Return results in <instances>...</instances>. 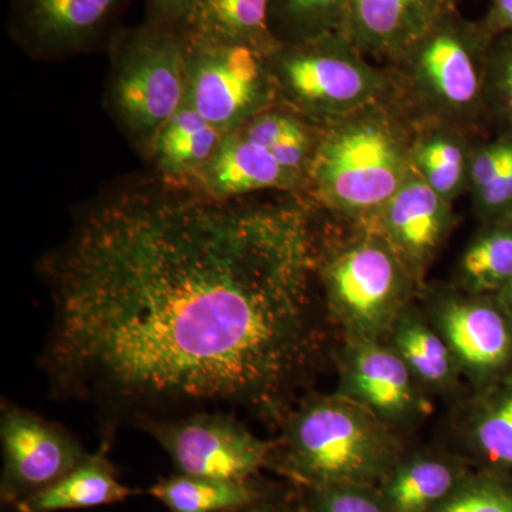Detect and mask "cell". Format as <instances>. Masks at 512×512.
I'll return each mask as SVG.
<instances>
[{
  "label": "cell",
  "mask_w": 512,
  "mask_h": 512,
  "mask_svg": "<svg viewBox=\"0 0 512 512\" xmlns=\"http://www.w3.org/2000/svg\"><path fill=\"white\" fill-rule=\"evenodd\" d=\"M493 39L457 9L437 20L397 56L389 70L393 89L402 90L426 124L476 126L487 114L485 67Z\"/></svg>",
  "instance_id": "5b68a950"
},
{
  "label": "cell",
  "mask_w": 512,
  "mask_h": 512,
  "mask_svg": "<svg viewBox=\"0 0 512 512\" xmlns=\"http://www.w3.org/2000/svg\"><path fill=\"white\" fill-rule=\"evenodd\" d=\"M318 275L339 343L386 342L421 288L373 217L346 237L320 235Z\"/></svg>",
  "instance_id": "277c9868"
},
{
  "label": "cell",
  "mask_w": 512,
  "mask_h": 512,
  "mask_svg": "<svg viewBox=\"0 0 512 512\" xmlns=\"http://www.w3.org/2000/svg\"><path fill=\"white\" fill-rule=\"evenodd\" d=\"M130 0H9V32L29 55L63 59L110 47Z\"/></svg>",
  "instance_id": "7c38bea8"
},
{
  "label": "cell",
  "mask_w": 512,
  "mask_h": 512,
  "mask_svg": "<svg viewBox=\"0 0 512 512\" xmlns=\"http://www.w3.org/2000/svg\"><path fill=\"white\" fill-rule=\"evenodd\" d=\"M458 0H355L345 36L366 57L393 62Z\"/></svg>",
  "instance_id": "9a60e30c"
},
{
  "label": "cell",
  "mask_w": 512,
  "mask_h": 512,
  "mask_svg": "<svg viewBox=\"0 0 512 512\" xmlns=\"http://www.w3.org/2000/svg\"><path fill=\"white\" fill-rule=\"evenodd\" d=\"M463 458L476 470L512 478V373L474 392L461 431Z\"/></svg>",
  "instance_id": "ac0fdd59"
},
{
  "label": "cell",
  "mask_w": 512,
  "mask_h": 512,
  "mask_svg": "<svg viewBox=\"0 0 512 512\" xmlns=\"http://www.w3.org/2000/svg\"><path fill=\"white\" fill-rule=\"evenodd\" d=\"M298 491L309 512H387L376 485L333 484Z\"/></svg>",
  "instance_id": "f1b7e54d"
},
{
  "label": "cell",
  "mask_w": 512,
  "mask_h": 512,
  "mask_svg": "<svg viewBox=\"0 0 512 512\" xmlns=\"http://www.w3.org/2000/svg\"><path fill=\"white\" fill-rule=\"evenodd\" d=\"M110 447V443L101 441L99 450L90 453L70 473L13 508L18 512L84 510L123 503L133 497L138 491L120 480L109 457Z\"/></svg>",
  "instance_id": "d6986e66"
},
{
  "label": "cell",
  "mask_w": 512,
  "mask_h": 512,
  "mask_svg": "<svg viewBox=\"0 0 512 512\" xmlns=\"http://www.w3.org/2000/svg\"><path fill=\"white\" fill-rule=\"evenodd\" d=\"M387 101L322 128L308 183L336 215L375 217L412 170L416 133Z\"/></svg>",
  "instance_id": "3957f363"
},
{
  "label": "cell",
  "mask_w": 512,
  "mask_h": 512,
  "mask_svg": "<svg viewBox=\"0 0 512 512\" xmlns=\"http://www.w3.org/2000/svg\"><path fill=\"white\" fill-rule=\"evenodd\" d=\"M225 136L185 101L161 131L150 156L168 185L192 188Z\"/></svg>",
  "instance_id": "44dd1931"
},
{
  "label": "cell",
  "mask_w": 512,
  "mask_h": 512,
  "mask_svg": "<svg viewBox=\"0 0 512 512\" xmlns=\"http://www.w3.org/2000/svg\"><path fill=\"white\" fill-rule=\"evenodd\" d=\"M424 313L439 330L474 392L512 373V318L495 295L436 291Z\"/></svg>",
  "instance_id": "30bf717a"
},
{
  "label": "cell",
  "mask_w": 512,
  "mask_h": 512,
  "mask_svg": "<svg viewBox=\"0 0 512 512\" xmlns=\"http://www.w3.org/2000/svg\"><path fill=\"white\" fill-rule=\"evenodd\" d=\"M276 99L266 57L249 47L187 37L185 101L212 126L237 131Z\"/></svg>",
  "instance_id": "9c48e42d"
},
{
  "label": "cell",
  "mask_w": 512,
  "mask_h": 512,
  "mask_svg": "<svg viewBox=\"0 0 512 512\" xmlns=\"http://www.w3.org/2000/svg\"><path fill=\"white\" fill-rule=\"evenodd\" d=\"M0 500L15 507L79 466L90 451L55 421L3 400L0 409Z\"/></svg>",
  "instance_id": "8fae6325"
},
{
  "label": "cell",
  "mask_w": 512,
  "mask_h": 512,
  "mask_svg": "<svg viewBox=\"0 0 512 512\" xmlns=\"http://www.w3.org/2000/svg\"><path fill=\"white\" fill-rule=\"evenodd\" d=\"M109 49L111 111L131 141L150 154L187 100V36L144 22L121 29Z\"/></svg>",
  "instance_id": "52a82bcc"
},
{
  "label": "cell",
  "mask_w": 512,
  "mask_h": 512,
  "mask_svg": "<svg viewBox=\"0 0 512 512\" xmlns=\"http://www.w3.org/2000/svg\"><path fill=\"white\" fill-rule=\"evenodd\" d=\"M298 511L299 512H309L308 508H306L305 505H303V503L301 501V498H299V508H298Z\"/></svg>",
  "instance_id": "e575fe53"
},
{
  "label": "cell",
  "mask_w": 512,
  "mask_h": 512,
  "mask_svg": "<svg viewBox=\"0 0 512 512\" xmlns=\"http://www.w3.org/2000/svg\"><path fill=\"white\" fill-rule=\"evenodd\" d=\"M497 299L512 318V281L497 293Z\"/></svg>",
  "instance_id": "836d02e7"
},
{
  "label": "cell",
  "mask_w": 512,
  "mask_h": 512,
  "mask_svg": "<svg viewBox=\"0 0 512 512\" xmlns=\"http://www.w3.org/2000/svg\"><path fill=\"white\" fill-rule=\"evenodd\" d=\"M485 106L501 131H512V32L495 37L488 49Z\"/></svg>",
  "instance_id": "83f0119b"
},
{
  "label": "cell",
  "mask_w": 512,
  "mask_h": 512,
  "mask_svg": "<svg viewBox=\"0 0 512 512\" xmlns=\"http://www.w3.org/2000/svg\"><path fill=\"white\" fill-rule=\"evenodd\" d=\"M473 146L464 140L460 128L426 124L414 137L412 165L437 194L453 202L468 190Z\"/></svg>",
  "instance_id": "cb8c5ba5"
},
{
  "label": "cell",
  "mask_w": 512,
  "mask_h": 512,
  "mask_svg": "<svg viewBox=\"0 0 512 512\" xmlns=\"http://www.w3.org/2000/svg\"><path fill=\"white\" fill-rule=\"evenodd\" d=\"M170 512H244L278 495L259 478L249 481L184 476L161 478L148 488Z\"/></svg>",
  "instance_id": "603a6c76"
},
{
  "label": "cell",
  "mask_w": 512,
  "mask_h": 512,
  "mask_svg": "<svg viewBox=\"0 0 512 512\" xmlns=\"http://www.w3.org/2000/svg\"><path fill=\"white\" fill-rule=\"evenodd\" d=\"M471 470L457 454L406 451L379 490L387 512H433Z\"/></svg>",
  "instance_id": "e0dca14e"
},
{
  "label": "cell",
  "mask_w": 512,
  "mask_h": 512,
  "mask_svg": "<svg viewBox=\"0 0 512 512\" xmlns=\"http://www.w3.org/2000/svg\"><path fill=\"white\" fill-rule=\"evenodd\" d=\"M473 200L481 222L512 215V163L493 184L473 194Z\"/></svg>",
  "instance_id": "f546056e"
},
{
  "label": "cell",
  "mask_w": 512,
  "mask_h": 512,
  "mask_svg": "<svg viewBox=\"0 0 512 512\" xmlns=\"http://www.w3.org/2000/svg\"><path fill=\"white\" fill-rule=\"evenodd\" d=\"M373 218L423 286L427 269L451 231V202L437 194L412 165L402 187Z\"/></svg>",
  "instance_id": "5bb4252c"
},
{
  "label": "cell",
  "mask_w": 512,
  "mask_h": 512,
  "mask_svg": "<svg viewBox=\"0 0 512 512\" xmlns=\"http://www.w3.org/2000/svg\"><path fill=\"white\" fill-rule=\"evenodd\" d=\"M171 458L175 473L249 481L274 464L275 441L256 436L237 414L195 412L144 427Z\"/></svg>",
  "instance_id": "ba28073f"
},
{
  "label": "cell",
  "mask_w": 512,
  "mask_h": 512,
  "mask_svg": "<svg viewBox=\"0 0 512 512\" xmlns=\"http://www.w3.org/2000/svg\"><path fill=\"white\" fill-rule=\"evenodd\" d=\"M301 185L271 151L251 143L239 131H232L224 137L191 190L218 200H237L249 192L296 191Z\"/></svg>",
  "instance_id": "2e32d148"
},
{
  "label": "cell",
  "mask_w": 512,
  "mask_h": 512,
  "mask_svg": "<svg viewBox=\"0 0 512 512\" xmlns=\"http://www.w3.org/2000/svg\"><path fill=\"white\" fill-rule=\"evenodd\" d=\"M478 25L491 39L512 32V0H491L490 9Z\"/></svg>",
  "instance_id": "1f68e13d"
},
{
  "label": "cell",
  "mask_w": 512,
  "mask_h": 512,
  "mask_svg": "<svg viewBox=\"0 0 512 512\" xmlns=\"http://www.w3.org/2000/svg\"><path fill=\"white\" fill-rule=\"evenodd\" d=\"M457 286L471 295H497L512 281V215L483 222L457 265Z\"/></svg>",
  "instance_id": "d4e9b609"
},
{
  "label": "cell",
  "mask_w": 512,
  "mask_h": 512,
  "mask_svg": "<svg viewBox=\"0 0 512 512\" xmlns=\"http://www.w3.org/2000/svg\"><path fill=\"white\" fill-rule=\"evenodd\" d=\"M272 0H201L185 35L190 39L245 46L268 57L279 47L269 28Z\"/></svg>",
  "instance_id": "7402d4cb"
},
{
  "label": "cell",
  "mask_w": 512,
  "mask_h": 512,
  "mask_svg": "<svg viewBox=\"0 0 512 512\" xmlns=\"http://www.w3.org/2000/svg\"><path fill=\"white\" fill-rule=\"evenodd\" d=\"M355 0H272L269 28L279 45L345 35Z\"/></svg>",
  "instance_id": "484cf974"
},
{
  "label": "cell",
  "mask_w": 512,
  "mask_h": 512,
  "mask_svg": "<svg viewBox=\"0 0 512 512\" xmlns=\"http://www.w3.org/2000/svg\"><path fill=\"white\" fill-rule=\"evenodd\" d=\"M338 392L372 410L400 434L427 416V393L402 357L384 340L339 343Z\"/></svg>",
  "instance_id": "4fadbf2b"
},
{
  "label": "cell",
  "mask_w": 512,
  "mask_h": 512,
  "mask_svg": "<svg viewBox=\"0 0 512 512\" xmlns=\"http://www.w3.org/2000/svg\"><path fill=\"white\" fill-rule=\"evenodd\" d=\"M272 470L298 490L376 485L406 454L399 431L345 394H306L281 423Z\"/></svg>",
  "instance_id": "7a4b0ae2"
},
{
  "label": "cell",
  "mask_w": 512,
  "mask_h": 512,
  "mask_svg": "<svg viewBox=\"0 0 512 512\" xmlns=\"http://www.w3.org/2000/svg\"><path fill=\"white\" fill-rule=\"evenodd\" d=\"M319 244L295 202L167 184L90 205L39 264L50 393L97 410L107 443L121 426L195 412L281 426L336 339Z\"/></svg>",
  "instance_id": "6da1fadb"
},
{
  "label": "cell",
  "mask_w": 512,
  "mask_h": 512,
  "mask_svg": "<svg viewBox=\"0 0 512 512\" xmlns=\"http://www.w3.org/2000/svg\"><path fill=\"white\" fill-rule=\"evenodd\" d=\"M386 342L399 353L427 393L453 396L460 390L464 376L456 357L423 309L414 303L394 323Z\"/></svg>",
  "instance_id": "ffe728a7"
},
{
  "label": "cell",
  "mask_w": 512,
  "mask_h": 512,
  "mask_svg": "<svg viewBox=\"0 0 512 512\" xmlns=\"http://www.w3.org/2000/svg\"><path fill=\"white\" fill-rule=\"evenodd\" d=\"M298 508L299 498L292 500V498L282 497L281 494H278L244 512H299Z\"/></svg>",
  "instance_id": "d6a6232c"
},
{
  "label": "cell",
  "mask_w": 512,
  "mask_h": 512,
  "mask_svg": "<svg viewBox=\"0 0 512 512\" xmlns=\"http://www.w3.org/2000/svg\"><path fill=\"white\" fill-rule=\"evenodd\" d=\"M433 512H512V478L473 468Z\"/></svg>",
  "instance_id": "4316f807"
},
{
  "label": "cell",
  "mask_w": 512,
  "mask_h": 512,
  "mask_svg": "<svg viewBox=\"0 0 512 512\" xmlns=\"http://www.w3.org/2000/svg\"><path fill=\"white\" fill-rule=\"evenodd\" d=\"M201 0H147L150 25L185 33L195 8Z\"/></svg>",
  "instance_id": "4dcf8cb0"
},
{
  "label": "cell",
  "mask_w": 512,
  "mask_h": 512,
  "mask_svg": "<svg viewBox=\"0 0 512 512\" xmlns=\"http://www.w3.org/2000/svg\"><path fill=\"white\" fill-rule=\"evenodd\" d=\"M367 59L348 36L330 35L279 45L266 64L278 99L328 127L392 96L390 73Z\"/></svg>",
  "instance_id": "8992f818"
}]
</instances>
